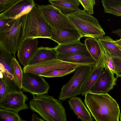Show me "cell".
I'll return each mask as SVG.
<instances>
[{
    "instance_id": "obj_4",
    "label": "cell",
    "mask_w": 121,
    "mask_h": 121,
    "mask_svg": "<svg viewBox=\"0 0 121 121\" xmlns=\"http://www.w3.org/2000/svg\"><path fill=\"white\" fill-rule=\"evenodd\" d=\"M65 15L83 37L98 39L105 34L98 20L88 14L85 9H79Z\"/></svg>"
},
{
    "instance_id": "obj_16",
    "label": "cell",
    "mask_w": 121,
    "mask_h": 121,
    "mask_svg": "<svg viewBox=\"0 0 121 121\" xmlns=\"http://www.w3.org/2000/svg\"><path fill=\"white\" fill-rule=\"evenodd\" d=\"M104 69V55L102 50V54L99 62L93 68L82 88L81 94L82 95H85L87 93L90 92Z\"/></svg>"
},
{
    "instance_id": "obj_24",
    "label": "cell",
    "mask_w": 121,
    "mask_h": 121,
    "mask_svg": "<svg viewBox=\"0 0 121 121\" xmlns=\"http://www.w3.org/2000/svg\"><path fill=\"white\" fill-rule=\"evenodd\" d=\"M12 66L16 82L20 88L22 89L24 72L15 57H13L12 59Z\"/></svg>"
},
{
    "instance_id": "obj_5",
    "label": "cell",
    "mask_w": 121,
    "mask_h": 121,
    "mask_svg": "<svg viewBox=\"0 0 121 121\" xmlns=\"http://www.w3.org/2000/svg\"><path fill=\"white\" fill-rule=\"evenodd\" d=\"M52 31V27L43 17L38 7L34 6L27 15L25 30V39L39 38L50 39Z\"/></svg>"
},
{
    "instance_id": "obj_22",
    "label": "cell",
    "mask_w": 121,
    "mask_h": 121,
    "mask_svg": "<svg viewBox=\"0 0 121 121\" xmlns=\"http://www.w3.org/2000/svg\"><path fill=\"white\" fill-rule=\"evenodd\" d=\"M84 42L87 50L98 63L102 53V48L99 42L97 39L91 37L86 38Z\"/></svg>"
},
{
    "instance_id": "obj_7",
    "label": "cell",
    "mask_w": 121,
    "mask_h": 121,
    "mask_svg": "<svg viewBox=\"0 0 121 121\" xmlns=\"http://www.w3.org/2000/svg\"><path fill=\"white\" fill-rule=\"evenodd\" d=\"M38 7L40 12L52 29L57 31L65 29H76L65 14L51 4L41 5Z\"/></svg>"
},
{
    "instance_id": "obj_15",
    "label": "cell",
    "mask_w": 121,
    "mask_h": 121,
    "mask_svg": "<svg viewBox=\"0 0 121 121\" xmlns=\"http://www.w3.org/2000/svg\"><path fill=\"white\" fill-rule=\"evenodd\" d=\"M57 58L62 61L76 64L86 65L93 68L96 66L97 62L87 51L71 54L57 53Z\"/></svg>"
},
{
    "instance_id": "obj_21",
    "label": "cell",
    "mask_w": 121,
    "mask_h": 121,
    "mask_svg": "<svg viewBox=\"0 0 121 121\" xmlns=\"http://www.w3.org/2000/svg\"><path fill=\"white\" fill-rule=\"evenodd\" d=\"M98 40L113 57L121 58V50L112 38L108 36H104Z\"/></svg>"
},
{
    "instance_id": "obj_36",
    "label": "cell",
    "mask_w": 121,
    "mask_h": 121,
    "mask_svg": "<svg viewBox=\"0 0 121 121\" xmlns=\"http://www.w3.org/2000/svg\"><path fill=\"white\" fill-rule=\"evenodd\" d=\"M119 118L120 121H121V113L119 115Z\"/></svg>"
},
{
    "instance_id": "obj_1",
    "label": "cell",
    "mask_w": 121,
    "mask_h": 121,
    "mask_svg": "<svg viewBox=\"0 0 121 121\" xmlns=\"http://www.w3.org/2000/svg\"><path fill=\"white\" fill-rule=\"evenodd\" d=\"M84 102L96 121H119L118 104L108 94L88 92Z\"/></svg>"
},
{
    "instance_id": "obj_28",
    "label": "cell",
    "mask_w": 121,
    "mask_h": 121,
    "mask_svg": "<svg viewBox=\"0 0 121 121\" xmlns=\"http://www.w3.org/2000/svg\"><path fill=\"white\" fill-rule=\"evenodd\" d=\"M78 1L88 14L91 15L94 13V7L96 3L95 0H78Z\"/></svg>"
},
{
    "instance_id": "obj_20",
    "label": "cell",
    "mask_w": 121,
    "mask_h": 121,
    "mask_svg": "<svg viewBox=\"0 0 121 121\" xmlns=\"http://www.w3.org/2000/svg\"><path fill=\"white\" fill-rule=\"evenodd\" d=\"M57 53L71 54L85 52L87 50L85 44L80 41L58 45L54 48Z\"/></svg>"
},
{
    "instance_id": "obj_34",
    "label": "cell",
    "mask_w": 121,
    "mask_h": 121,
    "mask_svg": "<svg viewBox=\"0 0 121 121\" xmlns=\"http://www.w3.org/2000/svg\"><path fill=\"white\" fill-rule=\"evenodd\" d=\"M112 33L119 35L121 39V29H118L117 30H114Z\"/></svg>"
},
{
    "instance_id": "obj_33",
    "label": "cell",
    "mask_w": 121,
    "mask_h": 121,
    "mask_svg": "<svg viewBox=\"0 0 121 121\" xmlns=\"http://www.w3.org/2000/svg\"><path fill=\"white\" fill-rule=\"evenodd\" d=\"M31 121H44L43 120L39 117L38 115L34 113L32 114Z\"/></svg>"
},
{
    "instance_id": "obj_18",
    "label": "cell",
    "mask_w": 121,
    "mask_h": 121,
    "mask_svg": "<svg viewBox=\"0 0 121 121\" xmlns=\"http://www.w3.org/2000/svg\"><path fill=\"white\" fill-rule=\"evenodd\" d=\"M54 48L40 46L38 48L27 65H34L57 58Z\"/></svg>"
},
{
    "instance_id": "obj_9",
    "label": "cell",
    "mask_w": 121,
    "mask_h": 121,
    "mask_svg": "<svg viewBox=\"0 0 121 121\" xmlns=\"http://www.w3.org/2000/svg\"><path fill=\"white\" fill-rule=\"evenodd\" d=\"M50 87L43 77L30 73H24L22 88L24 91L33 96L46 95Z\"/></svg>"
},
{
    "instance_id": "obj_32",
    "label": "cell",
    "mask_w": 121,
    "mask_h": 121,
    "mask_svg": "<svg viewBox=\"0 0 121 121\" xmlns=\"http://www.w3.org/2000/svg\"><path fill=\"white\" fill-rule=\"evenodd\" d=\"M15 19L0 16V29L3 27L9 22Z\"/></svg>"
},
{
    "instance_id": "obj_3",
    "label": "cell",
    "mask_w": 121,
    "mask_h": 121,
    "mask_svg": "<svg viewBox=\"0 0 121 121\" xmlns=\"http://www.w3.org/2000/svg\"><path fill=\"white\" fill-rule=\"evenodd\" d=\"M31 110L46 121H67L65 109L60 100L52 96H33L30 101Z\"/></svg>"
},
{
    "instance_id": "obj_14",
    "label": "cell",
    "mask_w": 121,
    "mask_h": 121,
    "mask_svg": "<svg viewBox=\"0 0 121 121\" xmlns=\"http://www.w3.org/2000/svg\"><path fill=\"white\" fill-rule=\"evenodd\" d=\"M83 37L77 29H65L57 31L52 29L50 39L62 45L79 40Z\"/></svg>"
},
{
    "instance_id": "obj_23",
    "label": "cell",
    "mask_w": 121,
    "mask_h": 121,
    "mask_svg": "<svg viewBox=\"0 0 121 121\" xmlns=\"http://www.w3.org/2000/svg\"><path fill=\"white\" fill-rule=\"evenodd\" d=\"M101 2L105 13L121 16V0H104Z\"/></svg>"
},
{
    "instance_id": "obj_17",
    "label": "cell",
    "mask_w": 121,
    "mask_h": 121,
    "mask_svg": "<svg viewBox=\"0 0 121 121\" xmlns=\"http://www.w3.org/2000/svg\"><path fill=\"white\" fill-rule=\"evenodd\" d=\"M70 108L81 121H93L88 110L81 99L75 96L68 101Z\"/></svg>"
},
{
    "instance_id": "obj_29",
    "label": "cell",
    "mask_w": 121,
    "mask_h": 121,
    "mask_svg": "<svg viewBox=\"0 0 121 121\" xmlns=\"http://www.w3.org/2000/svg\"><path fill=\"white\" fill-rule=\"evenodd\" d=\"M19 0H0V13L7 10Z\"/></svg>"
},
{
    "instance_id": "obj_11",
    "label": "cell",
    "mask_w": 121,
    "mask_h": 121,
    "mask_svg": "<svg viewBox=\"0 0 121 121\" xmlns=\"http://www.w3.org/2000/svg\"><path fill=\"white\" fill-rule=\"evenodd\" d=\"M104 69L89 92L97 94H107L116 85L117 78L114 73L104 65Z\"/></svg>"
},
{
    "instance_id": "obj_26",
    "label": "cell",
    "mask_w": 121,
    "mask_h": 121,
    "mask_svg": "<svg viewBox=\"0 0 121 121\" xmlns=\"http://www.w3.org/2000/svg\"><path fill=\"white\" fill-rule=\"evenodd\" d=\"M77 68L57 69L43 74L40 76L47 78L62 77L74 72Z\"/></svg>"
},
{
    "instance_id": "obj_8",
    "label": "cell",
    "mask_w": 121,
    "mask_h": 121,
    "mask_svg": "<svg viewBox=\"0 0 121 121\" xmlns=\"http://www.w3.org/2000/svg\"><path fill=\"white\" fill-rule=\"evenodd\" d=\"M86 65L76 64L64 61L56 58L38 64L27 65L24 67V73L29 72L38 75L59 69L77 68Z\"/></svg>"
},
{
    "instance_id": "obj_6",
    "label": "cell",
    "mask_w": 121,
    "mask_h": 121,
    "mask_svg": "<svg viewBox=\"0 0 121 121\" xmlns=\"http://www.w3.org/2000/svg\"><path fill=\"white\" fill-rule=\"evenodd\" d=\"M93 68L88 65L77 68L73 75L67 83L63 86L59 100L64 101L81 94L82 88Z\"/></svg>"
},
{
    "instance_id": "obj_25",
    "label": "cell",
    "mask_w": 121,
    "mask_h": 121,
    "mask_svg": "<svg viewBox=\"0 0 121 121\" xmlns=\"http://www.w3.org/2000/svg\"><path fill=\"white\" fill-rule=\"evenodd\" d=\"M18 113L13 111L0 109V121H21Z\"/></svg>"
},
{
    "instance_id": "obj_38",
    "label": "cell",
    "mask_w": 121,
    "mask_h": 121,
    "mask_svg": "<svg viewBox=\"0 0 121 121\" xmlns=\"http://www.w3.org/2000/svg\"><path fill=\"white\" fill-rule=\"evenodd\" d=\"M119 47V48H120V49H121V48Z\"/></svg>"
},
{
    "instance_id": "obj_2",
    "label": "cell",
    "mask_w": 121,
    "mask_h": 121,
    "mask_svg": "<svg viewBox=\"0 0 121 121\" xmlns=\"http://www.w3.org/2000/svg\"><path fill=\"white\" fill-rule=\"evenodd\" d=\"M27 14L9 22L0 29V47L13 54L15 57L16 52L25 39Z\"/></svg>"
},
{
    "instance_id": "obj_13",
    "label": "cell",
    "mask_w": 121,
    "mask_h": 121,
    "mask_svg": "<svg viewBox=\"0 0 121 121\" xmlns=\"http://www.w3.org/2000/svg\"><path fill=\"white\" fill-rule=\"evenodd\" d=\"M35 5L33 0H20L7 10L1 13L0 16L16 19L27 14Z\"/></svg>"
},
{
    "instance_id": "obj_10",
    "label": "cell",
    "mask_w": 121,
    "mask_h": 121,
    "mask_svg": "<svg viewBox=\"0 0 121 121\" xmlns=\"http://www.w3.org/2000/svg\"><path fill=\"white\" fill-rule=\"evenodd\" d=\"M28 99L27 95L22 91L10 93L0 102V109L12 111L18 113L22 110L29 108L25 103Z\"/></svg>"
},
{
    "instance_id": "obj_35",
    "label": "cell",
    "mask_w": 121,
    "mask_h": 121,
    "mask_svg": "<svg viewBox=\"0 0 121 121\" xmlns=\"http://www.w3.org/2000/svg\"><path fill=\"white\" fill-rule=\"evenodd\" d=\"M115 43L119 47L121 48V39L114 41Z\"/></svg>"
},
{
    "instance_id": "obj_31",
    "label": "cell",
    "mask_w": 121,
    "mask_h": 121,
    "mask_svg": "<svg viewBox=\"0 0 121 121\" xmlns=\"http://www.w3.org/2000/svg\"><path fill=\"white\" fill-rule=\"evenodd\" d=\"M8 94L6 85L0 78V102L4 99Z\"/></svg>"
},
{
    "instance_id": "obj_30",
    "label": "cell",
    "mask_w": 121,
    "mask_h": 121,
    "mask_svg": "<svg viewBox=\"0 0 121 121\" xmlns=\"http://www.w3.org/2000/svg\"><path fill=\"white\" fill-rule=\"evenodd\" d=\"M114 68L116 78L121 77V58L113 57L112 59Z\"/></svg>"
},
{
    "instance_id": "obj_27",
    "label": "cell",
    "mask_w": 121,
    "mask_h": 121,
    "mask_svg": "<svg viewBox=\"0 0 121 121\" xmlns=\"http://www.w3.org/2000/svg\"><path fill=\"white\" fill-rule=\"evenodd\" d=\"M100 43L104 54V65L107 66L112 71L115 73L114 66L112 60L113 57L101 44Z\"/></svg>"
},
{
    "instance_id": "obj_19",
    "label": "cell",
    "mask_w": 121,
    "mask_h": 121,
    "mask_svg": "<svg viewBox=\"0 0 121 121\" xmlns=\"http://www.w3.org/2000/svg\"><path fill=\"white\" fill-rule=\"evenodd\" d=\"M51 4L66 14L78 10L79 3L78 0H50Z\"/></svg>"
},
{
    "instance_id": "obj_12",
    "label": "cell",
    "mask_w": 121,
    "mask_h": 121,
    "mask_svg": "<svg viewBox=\"0 0 121 121\" xmlns=\"http://www.w3.org/2000/svg\"><path fill=\"white\" fill-rule=\"evenodd\" d=\"M38 38L25 39L17 51V56L19 62L25 67L38 48Z\"/></svg>"
},
{
    "instance_id": "obj_37",
    "label": "cell",
    "mask_w": 121,
    "mask_h": 121,
    "mask_svg": "<svg viewBox=\"0 0 121 121\" xmlns=\"http://www.w3.org/2000/svg\"><path fill=\"white\" fill-rule=\"evenodd\" d=\"M21 121H26V120H22Z\"/></svg>"
}]
</instances>
